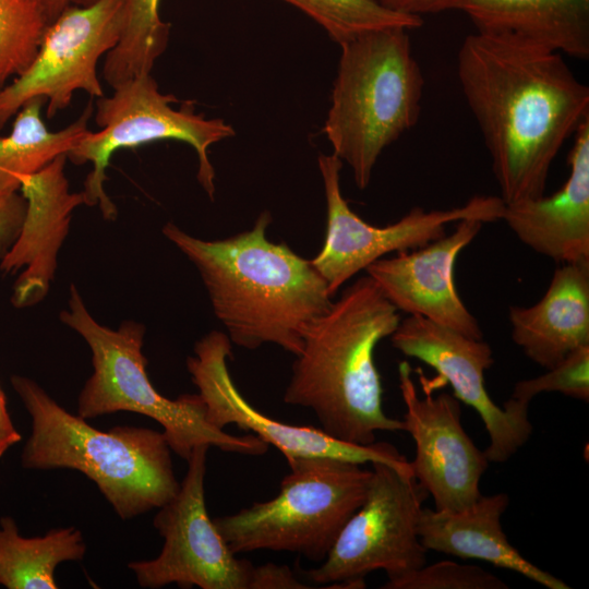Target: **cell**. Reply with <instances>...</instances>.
I'll return each mask as SVG.
<instances>
[{"label": "cell", "mask_w": 589, "mask_h": 589, "mask_svg": "<svg viewBox=\"0 0 589 589\" xmlns=\"http://www.w3.org/2000/svg\"><path fill=\"white\" fill-rule=\"evenodd\" d=\"M457 75L504 204L544 195L551 165L589 118V88L560 52L514 36L473 33Z\"/></svg>", "instance_id": "1"}, {"label": "cell", "mask_w": 589, "mask_h": 589, "mask_svg": "<svg viewBox=\"0 0 589 589\" xmlns=\"http://www.w3.org/2000/svg\"><path fill=\"white\" fill-rule=\"evenodd\" d=\"M271 223L264 211L252 229L213 241L173 223L163 233L196 267L231 344L249 350L274 344L296 357L306 326L333 297L311 260L266 238Z\"/></svg>", "instance_id": "2"}, {"label": "cell", "mask_w": 589, "mask_h": 589, "mask_svg": "<svg viewBox=\"0 0 589 589\" xmlns=\"http://www.w3.org/2000/svg\"><path fill=\"white\" fill-rule=\"evenodd\" d=\"M400 322L398 310L368 275L358 278L306 326L284 394L288 405L311 409L334 438L371 445L377 432L404 431L383 408L374 361L377 344Z\"/></svg>", "instance_id": "3"}, {"label": "cell", "mask_w": 589, "mask_h": 589, "mask_svg": "<svg viewBox=\"0 0 589 589\" xmlns=\"http://www.w3.org/2000/svg\"><path fill=\"white\" fill-rule=\"evenodd\" d=\"M10 381L32 418L23 468L82 472L123 520L159 508L177 494L180 483L163 432L132 425L100 431L61 407L32 378L12 375Z\"/></svg>", "instance_id": "4"}, {"label": "cell", "mask_w": 589, "mask_h": 589, "mask_svg": "<svg viewBox=\"0 0 589 589\" xmlns=\"http://www.w3.org/2000/svg\"><path fill=\"white\" fill-rule=\"evenodd\" d=\"M407 28L363 33L340 45L324 133L364 190L382 152L420 118L424 77Z\"/></svg>", "instance_id": "5"}, {"label": "cell", "mask_w": 589, "mask_h": 589, "mask_svg": "<svg viewBox=\"0 0 589 589\" xmlns=\"http://www.w3.org/2000/svg\"><path fill=\"white\" fill-rule=\"evenodd\" d=\"M68 303L60 320L86 341L93 364L79 395L77 416L85 420L118 411L146 416L161 425L171 452L184 460L200 445L245 456L267 453L269 445L253 434L232 435L209 424L199 394L169 399L154 387L142 352V323L123 321L117 329L99 324L74 285Z\"/></svg>", "instance_id": "6"}, {"label": "cell", "mask_w": 589, "mask_h": 589, "mask_svg": "<svg viewBox=\"0 0 589 589\" xmlns=\"http://www.w3.org/2000/svg\"><path fill=\"white\" fill-rule=\"evenodd\" d=\"M279 492L265 502L217 517L216 528L236 553H297L323 562L362 504L372 469L330 457H294Z\"/></svg>", "instance_id": "7"}, {"label": "cell", "mask_w": 589, "mask_h": 589, "mask_svg": "<svg viewBox=\"0 0 589 589\" xmlns=\"http://www.w3.org/2000/svg\"><path fill=\"white\" fill-rule=\"evenodd\" d=\"M209 446H196L177 494L159 507L153 525L164 538L160 553L128 567L143 588L176 584L201 589H305L288 566L254 565L237 554L209 517L204 480Z\"/></svg>", "instance_id": "8"}, {"label": "cell", "mask_w": 589, "mask_h": 589, "mask_svg": "<svg viewBox=\"0 0 589 589\" xmlns=\"http://www.w3.org/2000/svg\"><path fill=\"white\" fill-rule=\"evenodd\" d=\"M112 89L110 96L96 100L95 121L100 130L88 131L67 155L75 165H93L82 191L84 204L98 206L105 219H115L117 206L104 188L111 156L118 149L136 148L160 140L182 141L194 148L199 158L197 180L213 200L215 171L208 149L233 136V128L224 119H207L196 113L191 100L175 109L171 104H177L178 99L160 93L152 74L128 80Z\"/></svg>", "instance_id": "9"}, {"label": "cell", "mask_w": 589, "mask_h": 589, "mask_svg": "<svg viewBox=\"0 0 589 589\" xmlns=\"http://www.w3.org/2000/svg\"><path fill=\"white\" fill-rule=\"evenodd\" d=\"M426 491L414 477L372 464L365 497L321 565L305 572L325 588L365 587V577L383 570L394 581L426 564L418 524Z\"/></svg>", "instance_id": "10"}, {"label": "cell", "mask_w": 589, "mask_h": 589, "mask_svg": "<svg viewBox=\"0 0 589 589\" xmlns=\"http://www.w3.org/2000/svg\"><path fill=\"white\" fill-rule=\"evenodd\" d=\"M318 168L326 199V232L323 248L311 263L327 284L332 297L359 272L390 252L421 248L442 238L446 226L466 218L483 223L502 219L501 197L478 195L462 206L424 211L414 207L398 221L377 227L351 211L340 190L342 161L320 154Z\"/></svg>", "instance_id": "11"}, {"label": "cell", "mask_w": 589, "mask_h": 589, "mask_svg": "<svg viewBox=\"0 0 589 589\" xmlns=\"http://www.w3.org/2000/svg\"><path fill=\"white\" fill-rule=\"evenodd\" d=\"M124 23L125 0L64 9L48 26L29 67L0 89V130L36 98L46 100V116L52 119L77 91L104 96L97 65L120 40Z\"/></svg>", "instance_id": "12"}, {"label": "cell", "mask_w": 589, "mask_h": 589, "mask_svg": "<svg viewBox=\"0 0 589 589\" xmlns=\"http://www.w3.org/2000/svg\"><path fill=\"white\" fill-rule=\"evenodd\" d=\"M187 369L205 406L209 424H235L276 447L288 461L294 457H330L363 465L382 462L412 476L410 461L392 444L358 445L332 437L320 428L292 425L254 408L237 388L227 365L232 358L227 334L212 330L199 339Z\"/></svg>", "instance_id": "13"}, {"label": "cell", "mask_w": 589, "mask_h": 589, "mask_svg": "<svg viewBox=\"0 0 589 589\" xmlns=\"http://www.w3.org/2000/svg\"><path fill=\"white\" fill-rule=\"evenodd\" d=\"M389 337L395 349L434 369L454 396L477 411L489 435L483 450L489 462H506L526 444L532 433L529 405L509 398L498 407L485 388L484 372L494 362L488 342L414 315Z\"/></svg>", "instance_id": "14"}, {"label": "cell", "mask_w": 589, "mask_h": 589, "mask_svg": "<svg viewBox=\"0 0 589 589\" xmlns=\"http://www.w3.org/2000/svg\"><path fill=\"white\" fill-rule=\"evenodd\" d=\"M398 381L406 407L404 431L416 447L413 477L435 509L469 507L481 495L480 481L490 462L461 424L460 401L448 393L433 397L426 388L420 397L407 361L398 364Z\"/></svg>", "instance_id": "15"}, {"label": "cell", "mask_w": 589, "mask_h": 589, "mask_svg": "<svg viewBox=\"0 0 589 589\" xmlns=\"http://www.w3.org/2000/svg\"><path fill=\"white\" fill-rule=\"evenodd\" d=\"M483 224L478 218L458 220L452 233L421 248L397 252L393 257H382L365 268L366 275L398 311L483 339L478 320L455 285L457 257Z\"/></svg>", "instance_id": "16"}, {"label": "cell", "mask_w": 589, "mask_h": 589, "mask_svg": "<svg viewBox=\"0 0 589 589\" xmlns=\"http://www.w3.org/2000/svg\"><path fill=\"white\" fill-rule=\"evenodd\" d=\"M67 160V155H60L21 183L20 192L26 200L24 221L12 248L0 261L3 273L21 271L12 293L16 308L34 305L48 293L72 213L84 204L82 192L70 191L64 173Z\"/></svg>", "instance_id": "17"}, {"label": "cell", "mask_w": 589, "mask_h": 589, "mask_svg": "<svg viewBox=\"0 0 589 589\" xmlns=\"http://www.w3.org/2000/svg\"><path fill=\"white\" fill-rule=\"evenodd\" d=\"M567 161L568 179L556 192L505 204L502 216L524 244L561 264L589 261V118Z\"/></svg>", "instance_id": "18"}, {"label": "cell", "mask_w": 589, "mask_h": 589, "mask_svg": "<svg viewBox=\"0 0 589 589\" xmlns=\"http://www.w3.org/2000/svg\"><path fill=\"white\" fill-rule=\"evenodd\" d=\"M509 504L506 493L480 495L462 510L422 508L418 532L426 551L488 562L548 589H569L558 577L532 564L512 545L502 528Z\"/></svg>", "instance_id": "19"}, {"label": "cell", "mask_w": 589, "mask_h": 589, "mask_svg": "<svg viewBox=\"0 0 589 589\" xmlns=\"http://www.w3.org/2000/svg\"><path fill=\"white\" fill-rule=\"evenodd\" d=\"M512 339L538 365L550 369L589 345V261L557 267L543 297L508 311Z\"/></svg>", "instance_id": "20"}, {"label": "cell", "mask_w": 589, "mask_h": 589, "mask_svg": "<svg viewBox=\"0 0 589 589\" xmlns=\"http://www.w3.org/2000/svg\"><path fill=\"white\" fill-rule=\"evenodd\" d=\"M478 33L508 35L572 58H589V0H457Z\"/></svg>", "instance_id": "21"}, {"label": "cell", "mask_w": 589, "mask_h": 589, "mask_svg": "<svg viewBox=\"0 0 589 589\" xmlns=\"http://www.w3.org/2000/svg\"><path fill=\"white\" fill-rule=\"evenodd\" d=\"M43 98L26 103L17 112L12 131L0 137V190L20 191L22 181L37 173L60 155H68L89 131L93 113L89 103L68 127L52 132L41 119Z\"/></svg>", "instance_id": "22"}, {"label": "cell", "mask_w": 589, "mask_h": 589, "mask_svg": "<svg viewBox=\"0 0 589 589\" xmlns=\"http://www.w3.org/2000/svg\"><path fill=\"white\" fill-rule=\"evenodd\" d=\"M86 552L82 532L55 528L43 537L20 534L15 520L0 518V585L8 589L59 588L55 570L62 562L81 561Z\"/></svg>", "instance_id": "23"}, {"label": "cell", "mask_w": 589, "mask_h": 589, "mask_svg": "<svg viewBox=\"0 0 589 589\" xmlns=\"http://www.w3.org/2000/svg\"><path fill=\"white\" fill-rule=\"evenodd\" d=\"M160 0H125V23L118 44L106 55L103 77L111 86L151 74L166 50L170 24L159 16Z\"/></svg>", "instance_id": "24"}, {"label": "cell", "mask_w": 589, "mask_h": 589, "mask_svg": "<svg viewBox=\"0 0 589 589\" xmlns=\"http://www.w3.org/2000/svg\"><path fill=\"white\" fill-rule=\"evenodd\" d=\"M320 24L332 40L341 45L371 31L422 25V17L389 10L377 0H283Z\"/></svg>", "instance_id": "25"}, {"label": "cell", "mask_w": 589, "mask_h": 589, "mask_svg": "<svg viewBox=\"0 0 589 589\" xmlns=\"http://www.w3.org/2000/svg\"><path fill=\"white\" fill-rule=\"evenodd\" d=\"M50 23L43 0H0V89L29 67Z\"/></svg>", "instance_id": "26"}, {"label": "cell", "mask_w": 589, "mask_h": 589, "mask_svg": "<svg viewBox=\"0 0 589 589\" xmlns=\"http://www.w3.org/2000/svg\"><path fill=\"white\" fill-rule=\"evenodd\" d=\"M546 370L542 375L518 381L510 398L529 405L539 394L561 393L585 402L589 400V345Z\"/></svg>", "instance_id": "27"}, {"label": "cell", "mask_w": 589, "mask_h": 589, "mask_svg": "<svg viewBox=\"0 0 589 589\" xmlns=\"http://www.w3.org/2000/svg\"><path fill=\"white\" fill-rule=\"evenodd\" d=\"M384 589H507V584L477 565L454 561L424 564L405 576L385 582Z\"/></svg>", "instance_id": "28"}, {"label": "cell", "mask_w": 589, "mask_h": 589, "mask_svg": "<svg viewBox=\"0 0 589 589\" xmlns=\"http://www.w3.org/2000/svg\"><path fill=\"white\" fill-rule=\"evenodd\" d=\"M26 213V200L19 191L0 190V261L15 242Z\"/></svg>", "instance_id": "29"}, {"label": "cell", "mask_w": 589, "mask_h": 589, "mask_svg": "<svg viewBox=\"0 0 589 589\" xmlns=\"http://www.w3.org/2000/svg\"><path fill=\"white\" fill-rule=\"evenodd\" d=\"M385 8L422 17L423 14L440 13L454 10L457 0H377Z\"/></svg>", "instance_id": "30"}, {"label": "cell", "mask_w": 589, "mask_h": 589, "mask_svg": "<svg viewBox=\"0 0 589 589\" xmlns=\"http://www.w3.org/2000/svg\"><path fill=\"white\" fill-rule=\"evenodd\" d=\"M22 436L16 430L7 407V397L0 386V458L7 450L19 443Z\"/></svg>", "instance_id": "31"}, {"label": "cell", "mask_w": 589, "mask_h": 589, "mask_svg": "<svg viewBox=\"0 0 589 589\" xmlns=\"http://www.w3.org/2000/svg\"><path fill=\"white\" fill-rule=\"evenodd\" d=\"M95 1L97 0H43L50 22L56 20L57 16L68 7H85L94 3Z\"/></svg>", "instance_id": "32"}]
</instances>
